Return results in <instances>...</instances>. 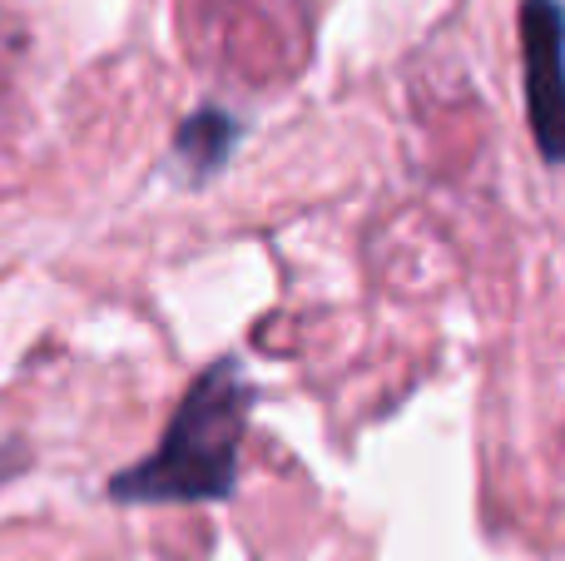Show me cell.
Here are the masks:
<instances>
[{
    "mask_svg": "<svg viewBox=\"0 0 565 561\" xmlns=\"http://www.w3.org/2000/svg\"><path fill=\"white\" fill-rule=\"evenodd\" d=\"M234 139H238V119L224 115V109H214V105H204V109H194V115L179 125L174 155L194 179H209L214 169H224Z\"/></svg>",
    "mask_w": 565,
    "mask_h": 561,
    "instance_id": "3",
    "label": "cell"
},
{
    "mask_svg": "<svg viewBox=\"0 0 565 561\" xmlns=\"http://www.w3.org/2000/svg\"><path fill=\"white\" fill-rule=\"evenodd\" d=\"M248 413H254V383L238 368V358H224V363H214L209 373L194 378V388L169 417L159 447L145 463L125 467L109 483V497L139 507L218 502V497H228L238 483Z\"/></svg>",
    "mask_w": 565,
    "mask_h": 561,
    "instance_id": "1",
    "label": "cell"
},
{
    "mask_svg": "<svg viewBox=\"0 0 565 561\" xmlns=\"http://www.w3.org/2000/svg\"><path fill=\"white\" fill-rule=\"evenodd\" d=\"M521 80L526 119L546 165H565V6L521 0Z\"/></svg>",
    "mask_w": 565,
    "mask_h": 561,
    "instance_id": "2",
    "label": "cell"
}]
</instances>
